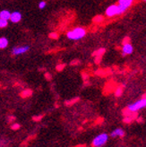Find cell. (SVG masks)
<instances>
[{
	"mask_svg": "<svg viewBox=\"0 0 146 147\" xmlns=\"http://www.w3.org/2000/svg\"><path fill=\"white\" fill-rule=\"evenodd\" d=\"M86 35V30L83 27H75L73 30L67 32V37L71 40H79Z\"/></svg>",
	"mask_w": 146,
	"mask_h": 147,
	"instance_id": "6da1fadb",
	"label": "cell"
},
{
	"mask_svg": "<svg viewBox=\"0 0 146 147\" xmlns=\"http://www.w3.org/2000/svg\"><path fill=\"white\" fill-rule=\"evenodd\" d=\"M108 140V136L106 133H102L99 136H97L92 141V146L93 147H102L106 144V143Z\"/></svg>",
	"mask_w": 146,
	"mask_h": 147,
	"instance_id": "7a4b0ae2",
	"label": "cell"
},
{
	"mask_svg": "<svg viewBox=\"0 0 146 147\" xmlns=\"http://www.w3.org/2000/svg\"><path fill=\"white\" fill-rule=\"evenodd\" d=\"M145 106H146V99L144 97V98H143V99H141L139 100L134 102V103L128 105L127 109L132 112H136V111H138V110L145 108Z\"/></svg>",
	"mask_w": 146,
	"mask_h": 147,
	"instance_id": "3957f363",
	"label": "cell"
},
{
	"mask_svg": "<svg viewBox=\"0 0 146 147\" xmlns=\"http://www.w3.org/2000/svg\"><path fill=\"white\" fill-rule=\"evenodd\" d=\"M30 49V46L28 45H24V46H19V47H14L12 49V54L13 56H19V55H23L26 53L27 51Z\"/></svg>",
	"mask_w": 146,
	"mask_h": 147,
	"instance_id": "277c9868",
	"label": "cell"
},
{
	"mask_svg": "<svg viewBox=\"0 0 146 147\" xmlns=\"http://www.w3.org/2000/svg\"><path fill=\"white\" fill-rule=\"evenodd\" d=\"M134 51V48L132 46V44L130 42H125L122 47V55L123 56H126L132 54Z\"/></svg>",
	"mask_w": 146,
	"mask_h": 147,
	"instance_id": "5b68a950",
	"label": "cell"
},
{
	"mask_svg": "<svg viewBox=\"0 0 146 147\" xmlns=\"http://www.w3.org/2000/svg\"><path fill=\"white\" fill-rule=\"evenodd\" d=\"M105 14L107 17H114L118 16V11H116V5H109L105 11Z\"/></svg>",
	"mask_w": 146,
	"mask_h": 147,
	"instance_id": "8992f818",
	"label": "cell"
},
{
	"mask_svg": "<svg viewBox=\"0 0 146 147\" xmlns=\"http://www.w3.org/2000/svg\"><path fill=\"white\" fill-rule=\"evenodd\" d=\"M22 18H23L22 13L20 12H18V11H15V12L11 13L9 20L13 24H17V23H19V22H21Z\"/></svg>",
	"mask_w": 146,
	"mask_h": 147,
	"instance_id": "52a82bcc",
	"label": "cell"
},
{
	"mask_svg": "<svg viewBox=\"0 0 146 147\" xmlns=\"http://www.w3.org/2000/svg\"><path fill=\"white\" fill-rule=\"evenodd\" d=\"M135 0H118V5L123 6L124 8H126V10L129 8V7L134 4Z\"/></svg>",
	"mask_w": 146,
	"mask_h": 147,
	"instance_id": "ba28073f",
	"label": "cell"
},
{
	"mask_svg": "<svg viewBox=\"0 0 146 147\" xmlns=\"http://www.w3.org/2000/svg\"><path fill=\"white\" fill-rule=\"evenodd\" d=\"M110 136L112 137H116V136L122 137V136H125V131H124L123 129H121V128H116L114 131H112V133L110 134Z\"/></svg>",
	"mask_w": 146,
	"mask_h": 147,
	"instance_id": "9c48e42d",
	"label": "cell"
},
{
	"mask_svg": "<svg viewBox=\"0 0 146 147\" xmlns=\"http://www.w3.org/2000/svg\"><path fill=\"white\" fill-rule=\"evenodd\" d=\"M10 14H11L10 11H8V10H2L1 12H0V19H4V20L8 21L9 18H10Z\"/></svg>",
	"mask_w": 146,
	"mask_h": 147,
	"instance_id": "30bf717a",
	"label": "cell"
},
{
	"mask_svg": "<svg viewBox=\"0 0 146 147\" xmlns=\"http://www.w3.org/2000/svg\"><path fill=\"white\" fill-rule=\"evenodd\" d=\"M8 46V39L5 37H0V49H4Z\"/></svg>",
	"mask_w": 146,
	"mask_h": 147,
	"instance_id": "8fae6325",
	"label": "cell"
},
{
	"mask_svg": "<svg viewBox=\"0 0 146 147\" xmlns=\"http://www.w3.org/2000/svg\"><path fill=\"white\" fill-rule=\"evenodd\" d=\"M8 25V21L4 20V19H0V29H4L7 27Z\"/></svg>",
	"mask_w": 146,
	"mask_h": 147,
	"instance_id": "7c38bea8",
	"label": "cell"
},
{
	"mask_svg": "<svg viewBox=\"0 0 146 147\" xmlns=\"http://www.w3.org/2000/svg\"><path fill=\"white\" fill-rule=\"evenodd\" d=\"M122 93H123V88L122 87H118L115 92V95H116V96H118V97L121 96Z\"/></svg>",
	"mask_w": 146,
	"mask_h": 147,
	"instance_id": "4fadbf2b",
	"label": "cell"
},
{
	"mask_svg": "<svg viewBox=\"0 0 146 147\" xmlns=\"http://www.w3.org/2000/svg\"><path fill=\"white\" fill-rule=\"evenodd\" d=\"M46 5H47V3H46L45 1H40V2L39 3V5H38V6H39V8H40V9H44L45 7H46Z\"/></svg>",
	"mask_w": 146,
	"mask_h": 147,
	"instance_id": "5bb4252c",
	"label": "cell"
},
{
	"mask_svg": "<svg viewBox=\"0 0 146 147\" xmlns=\"http://www.w3.org/2000/svg\"><path fill=\"white\" fill-rule=\"evenodd\" d=\"M102 20H103V17L100 16H98L97 17L94 18V22H96V23H100Z\"/></svg>",
	"mask_w": 146,
	"mask_h": 147,
	"instance_id": "9a60e30c",
	"label": "cell"
},
{
	"mask_svg": "<svg viewBox=\"0 0 146 147\" xmlns=\"http://www.w3.org/2000/svg\"><path fill=\"white\" fill-rule=\"evenodd\" d=\"M49 37H50V38H52V39H57V33H50L49 34Z\"/></svg>",
	"mask_w": 146,
	"mask_h": 147,
	"instance_id": "2e32d148",
	"label": "cell"
},
{
	"mask_svg": "<svg viewBox=\"0 0 146 147\" xmlns=\"http://www.w3.org/2000/svg\"><path fill=\"white\" fill-rule=\"evenodd\" d=\"M19 127H20V126L18 124H14V125H13V127H12L13 129H18Z\"/></svg>",
	"mask_w": 146,
	"mask_h": 147,
	"instance_id": "e0dca14e",
	"label": "cell"
},
{
	"mask_svg": "<svg viewBox=\"0 0 146 147\" xmlns=\"http://www.w3.org/2000/svg\"><path fill=\"white\" fill-rule=\"evenodd\" d=\"M143 1H144V2H145V1H146V0H143Z\"/></svg>",
	"mask_w": 146,
	"mask_h": 147,
	"instance_id": "ac0fdd59",
	"label": "cell"
}]
</instances>
